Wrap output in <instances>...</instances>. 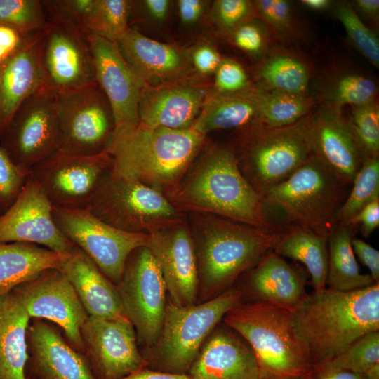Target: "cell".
Segmentation results:
<instances>
[{
    "instance_id": "obj_60",
    "label": "cell",
    "mask_w": 379,
    "mask_h": 379,
    "mask_svg": "<svg viewBox=\"0 0 379 379\" xmlns=\"http://www.w3.org/2000/svg\"><path fill=\"white\" fill-rule=\"evenodd\" d=\"M1 214V212L0 211V215Z\"/></svg>"
},
{
    "instance_id": "obj_27",
    "label": "cell",
    "mask_w": 379,
    "mask_h": 379,
    "mask_svg": "<svg viewBox=\"0 0 379 379\" xmlns=\"http://www.w3.org/2000/svg\"><path fill=\"white\" fill-rule=\"evenodd\" d=\"M42 32L36 34L12 57L0 65L1 137L21 103L45 87L41 55Z\"/></svg>"
},
{
    "instance_id": "obj_21",
    "label": "cell",
    "mask_w": 379,
    "mask_h": 379,
    "mask_svg": "<svg viewBox=\"0 0 379 379\" xmlns=\"http://www.w3.org/2000/svg\"><path fill=\"white\" fill-rule=\"evenodd\" d=\"M305 127L312 154L352 185L364 158L342 108L321 102L305 117Z\"/></svg>"
},
{
    "instance_id": "obj_32",
    "label": "cell",
    "mask_w": 379,
    "mask_h": 379,
    "mask_svg": "<svg viewBox=\"0 0 379 379\" xmlns=\"http://www.w3.org/2000/svg\"><path fill=\"white\" fill-rule=\"evenodd\" d=\"M273 251L302 263L311 276L314 291L326 288L328 239L312 231L290 225Z\"/></svg>"
},
{
    "instance_id": "obj_45",
    "label": "cell",
    "mask_w": 379,
    "mask_h": 379,
    "mask_svg": "<svg viewBox=\"0 0 379 379\" xmlns=\"http://www.w3.org/2000/svg\"><path fill=\"white\" fill-rule=\"evenodd\" d=\"M208 14L212 25L226 37L241 23L255 16L252 1L248 0L213 1Z\"/></svg>"
},
{
    "instance_id": "obj_24",
    "label": "cell",
    "mask_w": 379,
    "mask_h": 379,
    "mask_svg": "<svg viewBox=\"0 0 379 379\" xmlns=\"http://www.w3.org/2000/svg\"><path fill=\"white\" fill-rule=\"evenodd\" d=\"M191 379H260L255 354L236 331L218 324L192 363Z\"/></svg>"
},
{
    "instance_id": "obj_58",
    "label": "cell",
    "mask_w": 379,
    "mask_h": 379,
    "mask_svg": "<svg viewBox=\"0 0 379 379\" xmlns=\"http://www.w3.org/2000/svg\"><path fill=\"white\" fill-rule=\"evenodd\" d=\"M300 4L312 11L323 12L332 7L333 2L330 0H301Z\"/></svg>"
},
{
    "instance_id": "obj_46",
    "label": "cell",
    "mask_w": 379,
    "mask_h": 379,
    "mask_svg": "<svg viewBox=\"0 0 379 379\" xmlns=\"http://www.w3.org/2000/svg\"><path fill=\"white\" fill-rule=\"evenodd\" d=\"M95 1L96 0H53L42 1V4L48 20L55 19L65 22L85 34V28Z\"/></svg>"
},
{
    "instance_id": "obj_55",
    "label": "cell",
    "mask_w": 379,
    "mask_h": 379,
    "mask_svg": "<svg viewBox=\"0 0 379 379\" xmlns=\"http://www.w3.org/2000/svg\"><path fill=\"white\" fill-rule=\"evenodd\" d=\"M354 11L365 19L378 25L379 20L378 0H355L351 3Z\"/></svg>"
},
{
    "instance_id": "obj_8",
    "label": "cell",
    "mask_w": 379,
    "mask_h": 379,
    "mask_svg": "<svg viewBox=\"0 0 379 379\" xmlns=\"http://www.w3.org/2000/svg\"><path fill=\"white\" fill-rule=\"evenodd\" d=\"M244 300L239 286L200 303L179 307L167 300L161 333L150 349L164 372L186 374L225 314Z\"/></svg>"
},
{
    "instance_id": "obj_11",
    "label": "cell",
    "mask_w": 379,
    "mask_h": 379,
    "mask_svg": "<svg viewBox=\"0 0 379 379\" xmlns=\"http://www.w3.org/2000/svg\"><path fill=\"white\" fill-rule=\"evenodd\" d=\"M116 286L124 314L135 328L138 341L151 348L161 333L167 299L161 271L147 246L131 253Z\"/></svg>"
},
{
    "instance_id": "obj_53",
    "label": "cell",
    "mask_w": 379,
    "mask_h": 379,
    "mask_svg": "<svg viewBox=\"0 0 379 379\" xmlns=\"http://www.w3.org/2000/svg\"><path fill=\"white\" fill-rule=\"evenodd\" d=\"M354 253L370 271L375 282H379V251L364 241L354 237L352 239Z\"/></svg>"
},
{
    "instance_id": "obj_40",
    "label": "cell",
    "mask_w": 379,
    "mask_h": 379,
    "mask_svg": "<svg viewBox=\"0 0 379 379\" xmlns=\"http://www.w3.org/2000/svg\"><path fill=\"white\" fill-rule=\"evenodd\" d=\"M379 365V331L366 333L331 361L314 368L366 374Z\"/></svg>"
},
{
    "instance_id": "obj_7",
    "label": "cell",
    "mask_w": 379,
    "mask_h": 379,
    "mask_svg": "<svg viewBox=\"0 0 379 379\" xmlns=\"http://www.w3.org/2000/svg\"><path fill=\"white\" fill-rule=\"evenodd\" d=\"M352 185L314 155L288 178L272 189L262 201L280 213L286 224L328 238L337 225V214Z\"/></svg>"
},
{
    "instance_id": "obj_57",
    "label": "cell",
    "mask_w": 379,
    "mask_h": 379,
    "mask_svg": "<svg viewBox=\"0 0 379 379\" xmlns=\"http://www.w3.org/2000/svg\"><path fill=\"white\" fill-rule=\"evenodd\" d=\"M123 379H191L187 374L154 371L146 368L132 373Z\"/></svg>"
},
{
    "instance_id": "obj_51",
    "label": "cell",
    "mask_w": 379,
    "mask_h": 379,
    "mask_svg": "<svg viewBox=\"0 0 379 379\" xmlns=\"http://www.w3.org/2000/svg\"><path fill=\"white\" fill-rule=\"evenodd\" d=\"M178 15L181 22L186 26L198 23L209 10L211 1L205 0L176 1Z\"/></svg>"
},
{
    "instance_id": "obj_16",
    "label": "cell",
    "mask_w": 379,
    "mask_h": 379,
    "mask_svg": "<svg viewBox=\"0 0 379 379\" xmlns=\"http://www.w3.org/2000/svg\"><path fill=\"white\" fill-rule=\"evenodd\" d=\"M41 55L45 87L57 93L97 82L86 35L69 24L48 19L41 36Z\"/></svg>"
},
{
    "instance_id": "obj_10",
    "label": "cell",
    "mask_w": 379,
    "mask_h": 379,
    "mask_svg": "<svg viewBox=\"0 0 379 379\" xmlns=\"http://www.w3.org/2000/svg\"><path fill=\"white\" fill-rule=\"evenodd\" d=\"M0 146L29 172L60 151L58 93L44 87L24 100L8 123Z\"/></svg>"
},
{
    "instance_id": "obj_28",
    "label": "cell",
    "mask_w": 379,
    "mask_h": 379,
    "mask_svg": "<svg viewBox=\"0 0 379 379\" xmlns=\"http://www.w3.org/2000/svg\"><path fill=\"white\" fill-rule=\"evenodd\" d=\"M59 270L73 286L88 316L126 318L117 286L79 247L69 253Z\"/></svg>"
},
{
    "instance_id": "obj_30",
    "label": "cell",
    "mask_w": 379,
    "mask_h": 379,
    "mask_svg": "<svg viewBox=\"0 0 379 379\" xmlns=\"http://www.w3.org/2000/svg\"><path fill=\"white\" fill-rule=\"evenodd\" d=\"M30 319L12 292L0 296V379H27V331Z\"/></svg>"
},
{
    "instance_id": "obj_6",
    "label": "cell",
    "mask_w": 379,
    "mask_h": 379,
    "mask_svg": "<svg viewBox=\"0 0 379 379\" xmlns=\"http://www.w3.org/2000/svg\"><path fill=\"white\" fill-rule=\"evenodd\" d=\"M305 119L285 126L258 123L235 130L228 146L243 177L261 199L313 155Z\"/></svg>"
},
{
    "instance_id": "obj_4",
    "label": "cell",
    "mask_w": 379,
    "mask_h": 379,
    "mask_svg": "<svg viewBox=\"0 0 379 379\" xmlns=\"http://www.w3.org/2000/svg\"><path fill=\"white\" fill-rule=\"evenodd\" d=\"M206 137L192 128L171 129L139 123L113 135L107 149L112 171L168 197L206 146Z\"/></svg>"
},
{
    "instance_id": "obj_13",
    "label": "cell",
    "mask_w": 379,
    "mask_h": 379,
    "mask_svg": "<svg viewBox=\"0 0 379 379\" xmlns=\"http://www.w3.org/2000/svg\"><path fill=\"white\" fill-rule=\"evenodd\" d=\"M53 218L60 231L115 285L131 253L147 244L149 234L118 230L88 209L53 207Z\"/></svg>"
},
{
    "instance_id": "obj_18",
    "label": "cell",
    "mask_w": 379,
    "mask_h": 379,
    "mask_svg": "<svg viewBox=\"0 0 379 379\" xmlns=\"http://www.w3.org/2000/svg\"><path fill=\"white\" fill-rule=\"evenodd\" d=\"M148 234L147 247L161 271L168 300L179 307L196 304L197 259L188 223L182 218Z\"/></svg>"
},
{
    "instance_id": "obj_38",
    "label": "cell",
    "mask_w": 379,
    "mask_h": 379,
    "mask_svg": "<svg viewBox=\"0 0 379 379\" xmlns=\"http://www.w3.org/2000/svg\"><path fill=\"white\" fill-rule=\"evenodd\" d=\"M133 1L96 0L85 28V34L117 43L126 32Z\"/></svg>"
},
{
    "instance_id": "obj_20",
    "label": "cell",
    "mask_w": 379,
    "mask_h": 379,
    "mask_svg": "<svg viewBox=\"0 0 379 379\" xmlns=\"http://www.w3.org/2000/svg\"><path fill=\"white\" fill-rule=\"evenodd\" d=\"M86 35L93 58L96 81L113 113L114 135L135 127L140 123L139 102L146 84L125 61L117 43L97 35Z\"/></svg>"
},
{
    "instance_id": "obj_2",
    "label": "cell",
    "mask_w": 379,
    "mask_h": 379,
    "mask_svg": "<svg viewBox=\"0 0 379 379\" xmlns=\"http://www.w3.org/2000/svg\"><path fill=\"white\" fill-rule=\"evenodd\" d=\"M201 302L234 285L265 255L273 251L289 224L258 227L220 216L189 213Z\"/></svg>"
},
{
    "instance_id": "obj_59",
    "label": "cell",
    "mask_w": 379,
    "mask_h": 379,
    "mask_svg": "<svg viewBox=\"0 0 379 379\" xmlns=\"http://www.w3.org/2000/svg\"><path fill=\"white\" fill-rule=\"evenodd\" d=\"M0 137H1V130H0Z\"/></svg>"
},
{
    "instance_id": "obj_23",
    "label": "cell",
    "mask_w": 379,
    "mask_h": 379,
    "mask_svg": "<svg viewBox=\"0 0 379 379\" xmlns=\"http://www.w3.org/2000/svg\"><path fill=\"white\" fill-rule=\"evenodd\" d=\"M117 44L125 61L147 86L197 76L187 48L154 40L131 27Z\"/></svg>"
},
{
    "instance_id": "obj_25",
    "label": "cell",
    "mask_w": 379,
    "mask_h": 379,
    "mask_svg": "<svg viewBox=\"0 0 379 379\" xmlns=\"http://www.w3.org/2000/svg\"><path fill=\"white\" fill-rule=\"evenodd\" d=\"M27 340L36 379H96L84 355L43 319H33Z\"/></svg>"
},
{
    "instance_id": "obj_17",
    "label": "cell",
    "mask_w": 379,
    "mask_h": 379,
    "mask_svg": "<svg viewBox=\"0 0 379 379\" xmlns=\"http://www.w3.org/2000/svg\"><path fill=\"white\" fill-rule=\"evenodd\" d=\"M11 292L31 319L56 324L69 344L83 354L80 331L88 314L73 286L59 269L46 270Z\"/></svg>"
},
{
    "instance_id": "obj_5",
    "label": "cell",
    "mask_w": 379,
    "mask_h": 379,
    "mask_svg": "<svg viewBox=\"0 0 379 379\" xmlns=\"http://www.w3.org/2000/svg\"><path fill=\"white\" fill-rule=\"evenodd\" d=\"M223 323L251 347L260 379H308L314 368L295 333L291 312L260 301H242Z\"/></svg>"
},
{
    "instance_id": "obj_50",
    "label": "cell",
    "mask_w": 379,
    "mask_h": 379,
    "mask_svg": "<svg viewBox=\"0 0 379 379\" xmlns=\"http://www.w3.org/2000/svg\"><path fill=\"white\" fill-rule=\"evenodd\" d=\"M36 34H25L13 27L0 24V65L12 57Z\"/></svg>"
},
{
    "instance_id": "obj_12",
    "label": "cell",
    "mask_w": 379,
    "mask_h": 379,
    "mask_svg": "<svg viewBox=\"0 0 379 379\" xmlns=\"http://www.w3.org/2000/svg\"><path fill=\"white\" fill-rule=\"evenodd\" d=\"M60 152L93 156L107 152L115 131L110 105L98 84L58 93Z\"/></svg>"
},
{
    "instance_id": "obj_14",
    "label": "cell",
    "mask_w": 379,
    "mask_h": 379,
    "mask_svg": "<svg viewBox=\"0 0 379 379\" xmlns=\"http://www.w3.org/2000/svg\"><path fill=\"white\" fill-rule=\"evenodd\" d=\"M108 152L93 156L57 153L30 173L53 207L87 209L103 177L112 170Z\"/></svg>"
},
{
    "instance_id": "obj_1",
    "label": "cell",
    "mask_w": 379,
    "mask_h": 379,
    "mask_svg": "<svg viewBox=\"0 0 379 379\" xmlns=\"http://www.w3.org/2000/svg\"><path fill=\"white\" fill-rule=\"evenodd\" d=\"M291 321L310 364L318 368L379 331V282L350 291H313L291 311Z\"/></svg>"
},
{
    "instance_id": "obj_29",
    "label": "cell",
    "mask_w": 379,
    "mask_h": 379,
    "mask_svg": "<svg viewBox=\"0 0 379 379\" xmlns=\"http://www.w3.org/2000/svg\"><path fill=\"white\" fill-rule=\"evenodd\" d=\"M260 123L257 88L237 93H222L211 88L192 128L206 135L212 131L238 129Z\"/></svg>"
},
{
    "instance_id": "obj_39",
    "label": "cell",
    "mask_w": 379,
    "mask_h": 379,
    "mask_svg": "<svg viewBox=\"0 0 379 379\" xmlns=\"http://www.w3.org/2000/svg\"><path fill=\"white\" fill-rule=\"evenodd\" d=\"M332 8L335 17L343 26L352 47L378 69L379 39L375 32L364 23L350 2H335Z\"/></svg>"
},
{
    "instance_id": "obj_22",
    "label": "cell",
    "mask_w": 379,
    "mask_h": 379,
    "mask_svg": "<svg viewBox=\"0 0 379 379\" xmlns=\"http://www.w3.org/2000/svg\"><path fill=\"white\" fill-rule=\"evenodd\" d=\"M212 87L194 76L157 86L145 85L138 107L140 123L149 127H192Z\"/></svg>"
},
{
    "instance_id": "obj_52",
    "label": "cell",
    "mask_w": 379,
    "mask_h": 379,
    "mask_svg": "<svg viewBox=\"0 0 379 379\" xmlns=\"http://www.w3.org/2000/svg\"><path fill=\"white\" fill-rule=\"evenodd\" d=\"M361 225V232L364 237H369L379 225V199L364 206L349 222L348 227Z\"/></svg>"
},
{
    "instance_id": "obj_47",
    "label": "cell",
    "mask_w": 379,
    "mask_h": 379,
    "mask_svg": "<svg viewBox=\"0 0 379 379\" xmlns=\"http://www.w3.org/2000/svg\"><path fill=\"white\" fill-rule=\"evenodd\" d=\"M30 173L15 165L0 146V211L13 204L25 186Z\"/></svg>"
},
{
    "instance_id": "obj_15",
    "label": "cell",
    "mask_w": 379,
    "mask_h": 379,
    "mask_svg": "<svg viewBox=\"0 0 379 379\" xmlns=\"http://www.w3.org/2000/svg\"><path fill=\"white\" fill-rule=\"evenodd\" d=\"M83 354L96 379H123L145 368L135 328L127 318L88 316L80 331Z\"/></svg>"
},
{
    "instance_id": "obj_26",
    "label": "cell",
    "mask_w": 379,
    "mask_h": 379,
    "mask_svg": "<svg viewBox=\"0 0 379 379\" xmlns=\"http://www.w3.org/2000/svg\"><path fill=\"white\" fill-rule=\"evenodd\" d=\"M244 274L239 286L250 301H260L292 311L307 295V275L274 251L265 255Z\"/></svg>"
},
{
    "instance_id": "obj_43",
    "label": "cell",
    "mask_w": 379,
    "mask_h": 379,
    "mask_svg": "<svg viewBox=\"0 0 379 379\" xmlns=\"http://www.w3.org/2000/svg\"><path fill=\"white\" fill-rule=\"evenodd\" d=\"M347 121L363 158H379V105L378 99L351 107Z\"/></svg>"
},
{
    "instance_id": "obj_3",
    "label": "cell",
    "mask_w": 379,
    "mask_h": 379,
    "mask_svg": "<svg viewBox=\"0 0 379 379\" xmlns=\"http://www.w3.org/2000/svg\"><path fill=\"white\" fill-rule=\"evenodd\" d=\"M167 199L180 213L212 214L262 228L277 225L243 177L228 145L205 146Z\"/></svg>"
},
{
    "instance_id": "obj_42",
    "label": "cell",
    "mask_w": 379,
    "mask_h": 379,
    "mask_svg": "<svg viewBox=\"0 0 379 379\" xmlns=\"http://www.w3.org/2000/svg\"><path fill=\"white\" fill-rule=\"evenodd\" d=\"M255 15L280 41L297 39L300 26L291 3L286 0L252 1Z\"/></svg>"
},
{
    "instance_id": "obj_48",
    "label": "cell",
    "mask_w": 379,
    "mask_h": 379,
    "mask_svg": "<svg viewBox=\"0 0 379 379\" xmlns=\"http://www.w3.org/2000/svg\"><path fill=\"white\" fill-rule=\"evenodd\" d=\"M214 75L213 88L218 92H240L253 85L241 65L232 58H222Z\"/></svg>"
},
{
    "instance_id": "obj_44",
    "label": "cell",
    "mask_w": 379,
    "mask_h": 379,
    "mask_svg": "<svg viewBox=\"0 0 379 379\" xmlns=\"http://www.w3.org/2000/svg\"><path fill=\"white\" fill-rule=\"evenodd\" d=\"M271 36L266 25L255 16L239 25L227 38L241 51L260 60L270 51Z\"/></svg>"
},
{
    "instance_id": "obj_37",
    "label": "cell",
    "mask_w": 379,
    "mask_h": 379,
    "mask_svg": "<svg viewBox=\"0 0 379 379\" xmlns=\"http://www.w3.org/2000/svg\"><path fill=\"white\" fill-rule=\"evenodd\" d=\"M379 199V158H365L337 214V224L347 226L367 204Z\"/></svg>"
},
{
    "instance_id": "obj_36",
    "label": "cell",
    "mask_w": 379,
    "mask_h": 379,
    "mask_svg": "<svg viewBox=\"0 0 379 379\" xmlns=\"http://www.w3.org/2000/svg\"><path fill=\"white\" fill-rule=\"evenodd\" d=\"M319 95L321 103L340 108L345 105L358 106L377 99L378 85L364 74L340 72L323 83Z\"/></svg>"
},
{
    "instance_id": "obj_41",
    "label": "cell",
    "mask_w": 379,
    "mask_h": 379,
    "mask_svg": "<svg viewBox=\"0 0 379 379\" xmlns=\"http://www.w3.org/2000/svg\"><path fill=\"white\" fill-rule=\"evenodd\" d=\"M0 24L35 34L47 27L48 20L42 1L0 0Z\"/></svg>"
},
{
    "instance_id": "obj_9",
    "label": "cell",
    "mask_w": 379,
    "mask_h": 379,
    "mask_svg": "<svg viewBox=\"0 0 379 379\" xmlns=\"http://www.w3.org/2000/svg\"><path fill=\"white\" fill-rule=\"evenodd\" d=\"M87 209L104 222L131 233L148 234L183 218L166 196L112 170L101 180Z\"/></svg>"
},
{
    "instance_id": "obj_19",
    "label": "cell",
    "mask_w": 379,
    "mask_h": 379,
    "mask_svg": "<svg viewBox=\"0 0 379 379\" xmlns=\"http://www.w3.org/2000/svg\"><path fill=\"white\" fill-rule=\"evenodd\" d=\"M11 242L34 244L65 254L77 247L56 226L53 206L31 175L13 204L0 215V244Z\"/></svg>"
},
{
    "instance_id": "obj_35",
    "label": "cell",
    "mask_w": 379,
    "mask_h": 379,
    "mask_svg": "<svg viewBox=\"0 0 379 379\" xmlns=\"http://www.w3.org/2000/svg\"><path fill=\"white\" fill-rule=\"evenodd\" d=\"M257 90L260 124L270 127L285 126L298 121L312 112L317 103L307 94L259 88Z\"/></svg>"
},
{
    "instance_id": "obj_56",
    "label": "cell",
    "mask_w": 379,
    "mask_h": 379,
    "mask_svg": "<svg viewBox=\"0 0 379 379\" xmlns=\"http://www.w3.org/2000/svg\"><path fill=\"white\" fill-rule=\"evenodd\" d=\"M308 379H368L364 374L347 371L315 369Z\"/></svg>"
},
{
    "instance_id": "obj_34",
    "label": "cell",
    "mask_w": 379,
    "mask_h": 379,
    "mask_svg": "<svg viewBox=\"0 0 379 379\" xmlns=\"http://www.w3.org/2000/svg\"><path fill=\"white\" fill-rule=\"evenodd\" d=\"M352 230L337 224L328 238V288L350 291L364 288L375 282L370 274L360 272L352 246Z\"/></svg>"
},
{
    "instance_id": "obj_31",
    "label": "cell",
    "mask_w": 379,
    "mask_h": 379,
    "mask_svg": "<svg viewBox=\"0 0 379 379\" xmlns=\"http://www.w3.org/2000/svg\"><path fill=\"white\" fill-rule=\"evenodd\" d=\"M69 255L30 243L0 244V296L46 270L60 269Z\"/></svg>"
},
{
    "instance_id": "obj_54",
    "label": "cell",
    "mask_w": 379,
    "mask_h": 379,
    "mask_svg": "<svg viewBox=\"0 0 379 379\" xmlns=\"http://www.w3.org/2000/svg\"><path fill=\"white\" fill-rule=\"evenodd\" d=\"M148 16L156 22H164L169 14L171 1L169 0H145L139 1Z\"/></svg>"
},
{
    "instance_id": "obj_33",
    "label": "cell",
    "mask_w": 379,
    "mask_h": 379,
    "mask_svg": "<svg viewBox=\"0 0 379 379\" xmlns=\"http://www.w3.org/2000/svg\"><path fill=\"white\" fill-rule=\"evenodd\" d=\"M257 88L307 94L311 71L298 55L274 48L262 58L254 69Z\"/></svg>"
},
{
    "instance_id": "obj_49",
    "label": "cell",
    "mask_w": 379,
    "mask_h": 379,
    "mask_svg": "<svg viewBox=\"0 0 379 379\" xmlns=\"http://www.w3.org/2000/svg\"><path fill=\"white\" fill-rule=\"evenodd\" d=\"M187 50L192 67L200 77L214 74L222 60L216 48L208 41L198 42Z\"/></svg>"
}]
</instances>
